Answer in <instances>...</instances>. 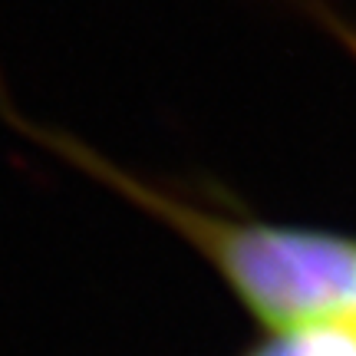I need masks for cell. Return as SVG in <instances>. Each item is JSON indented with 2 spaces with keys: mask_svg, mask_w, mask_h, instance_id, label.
I'll return each mask as SVG.
<instances>
[{
  "mask_svg": "<svg viewBox=\"0 0 356 356\" xmlns=\"http://www.w3.org/2000/svg\"><path fill=\"white\" fill-rule=\"evenodd\" d=\"M159 208L198 241L270 330L291 333L356 314V241L327 231L228 221L165 202Z\"/></svg>",
  "mask_w": 356,
  "mask_h": 356,
  "instance_id": "1",
  "label": "cell"
},
{
  "mask_svg": "<svg viewBox=\"0 0 356 356\" xmlns=\"http://www.w3.org/2000/svg\"><path fill=\"white\" fill-rule=\"evenodd\" d=\"M251 356H356V314L304 330L280 333Z\"/></svg>",
  "mask_w": 356,
  "mask_h": 356,
  "instance_id": "2",
  "label": "cell"
}]
</instances>
